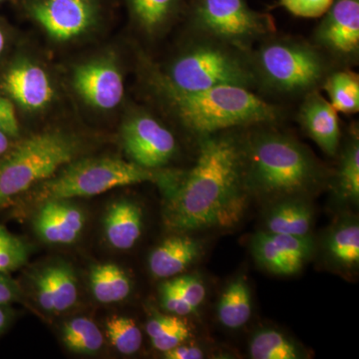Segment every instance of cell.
Returning <instances> with one entry per match:
<instances>
[{
  "mask_svg": "<svg viewBox=\"0 0 359 359\" xmlns=\"http://www.w3.org/2000/svg\"><path fill=\"white\" fill-rule=\"evenodd\" d=\"M11 316H13V314H11L9 309L7 308V306L0 304V334L8 327L9 323H11Z\"/></svg>",
  "mask_w": 359,
  "mask_h": 359,
  "instance_id": "obj_39",
  "label": "cell"
},
{
  "mask_svg": "<svg viewBox=\"0 0 359 359\" xmlns=\"http://www.w3.org/2000/svg\"><path fill=\"white\" fill-rule=\"evenodd\" d=\"M25 11L52 40L67 43L95 29L103 6L102 0H25Z\"/></svg>",
  "mask_w": 359,
  "mask_h": 359,
  "instance_id": "obj_9",
  "label": "cell"
},
{
  "mask_svg": "<svg viewBox=\"0 0 359 359\" xmlns=\"http://www.w3.org/2000/svg\"><path fill=\"white\" fill-rule=\"evenodd\" d=\"M233 130L200 138L195 166L181 177L167 174L165 223L179 233L230 228L244 216L245 185L243 138Z\"/></svg>",
  "mask_w": 359,
  "mask_h": 359,
  "instance_id": "obj_1",
  "label": "cell"
},
{
  "mask_svg": "<svg viewBox=\"0 0 359 359\" xmlns=\"http://www.w3.org/2000/svg\"><path fill=\"white\" fill-rule=\"evenodd\" d=\"M164 176L119 158L75 159L39 184L37 196L42 202L93 197L119 187L161 182Z\"/></svg>",
  "mask_w": 359,
  "mask_h": 359,
  "instance_id": "obj_7",
  "label": "cell"
},
{
  "mask_svg": "<svg viewBox=\"0 0 359 359\" xmlns=\"http://www.w3.org/2000/svg\"><path fill=\"white\" fill-rule=\"evenodd\" d=\"M250 355L252 359H299L302 358L294 342L278 330H259L250 344Z\"/></svg>",
  "mask_w": 359,
  "mask_h": 359,
  "instance_id": "obj_28",
  "label": "cell"
},
{
  "mask_svg": "<svg viewBox=\"0 0 359 359\" xmlns=\"http://www.w3.org/2000/svg\"><path fill=\"white\" fill-rule=\"evenodd\" d=\"M106 332L111 344L120 353H136L141 348L143 337L133 320L125 316H113L106 320Z\"/></svg>",
  "mask_w": 359,
  "mask_h": 359,
  "instance_id": "obj_30",
  "label": "cell"
},
{
  "mask_svg": "<svg viewBox=\"0 0 359 359\" xmlns=\"http://www.w3.org/2000/svg\"><path fill=\"white\" fill-rule=\"evenodd\" d=\"M29 245L0 224V273H11L25 266L29 257Z\"/></svg>",
  "mask_w": 359,
  "mask_h": 359,
  "instance_id": "obj_31",
  "label": "cell"
},
{
  "mask_svg": "<svg viewBox=\"0 0 359 359\" xmlns=\"http://www.w3.org/2000/svg\"><path fill=\"white\" fill-rule=\"evenodd\" d=\"M62 339L66 347L75 353H95L103 346L102 332L93 321L85 318H73L65 323Z\"/></svg>",
  "mask_w": 359,
  "mask_h": 359,
  "instance_id": "obj_27",
  "label": "cell"
},
{
  "mask_svg": "<svg viewBox=\"0 0 359 359\" xmlns=\"http://www.w3.org/2000/svg\"><path fill=\"white\" fill-rule=\"evenodd\" d=\"M0 93L21 109L40 112L53 102L55 88L43 66L28 57H18L2 71Z\"/></svg>",
  "mask_w": 359,
  "mask_h": 359,
  "instance_id": "obj_13",
  "label": "cell"
},
{
  "mask_svg": "<svg viewBox=\"0 0 359 359\" xmlns=\"http://www.w3.org/2000/svg\"><path fill=\"white\" fill-rule=\"evenodd\" d=\"M190 26L194 34L245 52L276 32L273 16L250 8L247 0H195Z\"/></svg>",
  "mask_w": 359,
  "mask_h": 359,
  "instance_id": "obj_8",
  "label": "cell"
},
{
  "mask_svg": "<svg viewBox=\"0 0 359 359\" xmlns=\"http://www.w3.org/2000/svg\"><path fill=\"white\" fill-rule=\"evenodd\" d=\"M71 82L80 98L97 110L115 109L124 99V76L114 54L79 63L72 71Z\"/></svg>",
  "mask_w": 359,
  "mask_h": 359,
  "instance_id": "obj_12",
  "label": "cell"
},
{
  "mask_svg": "<svg viewBox=\"0 0 359 359\" xmlns=\"http://www.w3.org/2000/svg\"><path fill=\"white\" fill-rule=\"evenodd\" d=\"M252 52H245L219 40L195 34L170 61L159 69L165 80L184 91H198L218 87H257Z\"/></svg>",
  "mask_w": 359,
  "mask_h": 359,
  "instance_id": "obj_5",
  "label": "cell"
},
{
  "mask_svg": "<svg viewBox=\"0 0 359 359\" xmlns=\"http://www.w3.org/2000/svg\"><path fill=\"white\" fill-rule=\"evenodd\" d=\"M250 55L257 87L276 95L304 97L320 90L339 68L313 42L297 37L271 35Z\"/></svg>",
  "mask_w": 359,
  "mask_h": 359,
  "instance_id": "obj_4",
  "label": "cell"
},
{
  "mask_svg": "<svg viewBox=\"0 0 359 359\" xmlns=\"http://www.w3.org/2000/svg\"><path fill=\"white\" fill-rule=\"evenodd\" d=\"M180 294L186 299L194 309L199 308L204 302L205 289L202 280L196 276H185L172 280Z\"/></svg>",
  "mask_w": 359,
  "mask_h": 359,
  "instance_id": "obj_35",
  "label": "cell"
},
{
  "mask_svg": "<svg viewBox=\"0 0 359 359\" xmlns=\"http://www.w3.org/2000/svg\"><path fill=\"white\" fill-rule=\"evenodd\" d=\"M105 236L109 244L117 250H129L140 238L143 230L141 208L131 201L113 203L105 219Z\"/></svg>",
  "mask_w": 359,
  "mask_h": 359,
  "instance_id": "obj_18",
  "label": "cell"
},
{
  "mask_svg": "<svg viewBox=\"0 0 359 359\" xmlns=\"http://www.w3.org/2000/svg\"><path fill=\"white\" fill-rule=\"evenodd\" d=\"M84 224V212L67 200L43 201L34 222L35 231L41 240L58 245L74 243Z\"/></svg>",
  "mask_w": 359,
  "mask_h": 359,
  "instance_id": "obj_15",
  "label": "cell"
},
{
  "mask_svg": "<svg viewBox=\"0 0 359 359\" xmlns=\"http://www.w3.org/2000/svg\"><path fill=\"white\" fill-rule=\"evenodd\" d=\"M161 304L163 308L176 316H188L196 311L188 302L180 294L172 280L163 283L160 287Z\"/></svg>",
  "mask_w": 359,
  "mask_h": 359,
  "instance_id": "obj_34",
  "label": "cell"
},
{
  "mask_svg": "<svg viewBox=\"0 0 359 359\" xmlns=\"http://www.w3.org/2000/svg\"><path fill=\"white\" fill-rule=\"evenodd\" d=\"M313 221V212L306 203L289 199L276 205L266 219L269 233L309 236Z\"/></svg>",
  "mask_w": 359,
  "mask_h": 359,
  "instance_id": "obj_20",
  "label": "cell"
},
{
  "mask_svg": "<svg viewBox=\"0 0 359 359\" xmlns=\"http://www.w3.org/2000/svg\"><path fill=\"white\" fill-rule=\"evenodd\" d=\"M22 290L20 285L9 276V273H0V304L8 306L20 301Z\"/></svg>",
  "mask_w": 359,
  "mask_h": 359,
  "instance_id": "obj_37",
  "label": "cell"
},
{
  "mask_svg": "<svg viewBox=\"0 0 359 359\" xmlns=\"http://www.w3.org/2000/svg\"><path fill=\"white\" fill-rule=\"evenodd\" d=\"M269 233V231H268ZM276 245L287 256L299 259L302 263L309 259L313 254V243L309 236L285 235V233H269Z\"/></svg>",
  "mask_w": 359,
  "mask_h": 359,
  "instance_id": "obj_32",
  "label": "cell"
},
{
  "mask_svg": "<svg viewBox=\"0 0 359 359\" xmlns=\"http://www.w3.org/2000/svg\"><path fill=\"white\" fill-rule=\"evenodd\" d=\"M130 18L149 37L163 34L178 18L183 0H125Z\"/></svg>",
  "mask_w": 359,
  "mask_h": 359,
  "instance_id": "obj_19",
  "label": "cell"
},
{
  "mask_svg": "<svg viewBox=\"0 0 359 359\" xmlns=\"http://www.w3.org/2000/svg\"><path fill=\"white\" fill-rule=\"evenodd\" d=\"M7 1H11V0H0V6H1L2 4H6Z\"/></svg>",
  "mask_w": 359,
  "mask_h": 359,
  "instance_id": "obj_42",
  "label": "cell"
},
{
  "mask_svg": "<svg viewBox=\"0 0 359 359\" xmlns=\"http://www.w3.org/2000/svg\"><path fill=\"white\" fill-rule=\"evenodd\" d=\"M297 118L306 133L325 154L332 157L337 154L341 139L339 112L320 90L302 97Z\"/></svg>",
  "mask_w": 359,
  "mask_h": 359,
  "instance_id": "obj_14",
  "label": "cell"
},
{
  "mask_svg": "<svg viewBox=\"0 0 359 359\" xmlns=\"http://www.w3.org/2000/svg\"><path fill=\"white\" fill-rule=\"evenodd\" d=\"M11 140H13V138L0 132V158L6 155L8 152L9 149L13 147V142Z\"/></svg>",
  "mask_w": 359,
  "mask_h": 359,
  "instance_id": "obj_40",
  "label": "cell"
},
{
  "mask_svg": "<svg viewBox=\"0 0 359 359\" xmlns=\"http://www.w3.org/2000/svg\"><path fill=\"white\" fill-rule=\"evenodd\" d=\"M337 188L344 199L358 202L359 199V136L358 129L351 127L348 139L340 156L337 174Z\"/></svg>",
  "mask_w": 359,
  "mask_h": 359,
  "instance_id": "obj_25",
  "label": "cell"
},
{
  "mask_svg": "<svg viewBox=\"0 0 359 359\" xmlns=\"http://www.w3.org/2000/svg\"><path fill=\"white\" fill-rule=\"evenodd\" d=\"M122 147L131 162L149 170L160 169L178 150L171 130L145 110H135L121 127Z\"/></svg>",
  "mask_w": 359,
  "mask_h": 359,
  "instance_id": "obj_10",
  "label": "cell"
},
{
  "mask_svg": "<svg viewBox=\"0 0 359 359\" xmlns=\"http://www.w3.org/2000/svg\"><path fill=\"white\" fill-rule=\"evenodd\" d=\"M20 131L15 105L11 99L0 93V132L15 139L20 136Z\"/></svg>",
  "mask_w": 359,
  "mask_h": 359,
  "instance_id": "obj_36",
  "label": "cell"
},
{
  "mask_svg": "<svg viewBox=\"0 0 359 359\" xmlns=\"http://www.w3.org/2000/svg\"><path fill=\"white\" fill-rule=\"evenodd\" d=\"M334 0H280V4L290 13L297 18H321Z\"/></svg>",
  "mask_w": 359,
  "mask_h": 359,
  "instance_id": "obj_33",
  "label": "cell"
},
{
  "mask_svg": "<svg viewBox=\"0 0 359 359\" xmlns=\"http://www.w3.org/2000/svg\"><path fill=\"white\" fill-rule=\"evenodd\" d=\"M252 252L259 266L276 275H294L304 264L299 259L287 256L268 231H261L255 235L252 240Z\"/></svg>",
  "mask_w": 359,
  "mask_h": 359,
  "instance_id": "obj_24",
  "label": "cell"
},
{
  "mask_svg": "<svg viewBox=\"0 0 359 359\" xmlns=\"http://www.w3.org/2000/svg\"><path fill=\"white\" fill-rule=\"evenodd\" d=\"M89 280L94 297L102 304L124 301L131 292V280L117 264H97L90 271Z\"/></svg>",
  "mask_w": 359,
  "mask_h": 359,
  "instance_id": "obj_21",
  "label": "cell"
},
{
  "mask_svg": "<svg viewBox=\"0 0 359 359\" xmlns=\"http://www.w3.org/2000/svg\"><path fill=\"white\" fill-rule=\"evenodd\" d=\"M7 45H8V37H7L6 30L0 23V58L6 53Z\"/></svg>",
  "mask_w": 359,
  "mask_h": 359,
  "instance_id": "obj_41",
  "label": "cell"
},
{
  "mask_svg": "<svg viewBox=\"0 0 359 359\" xmlns=\"http://www.w3.org/2000/svg\"><path fill=\"white\" fill-rule=\"evenodd\" d=\"M165 358L168 359H202L204 353L197 346H180L164 353Z\"/></svg>",
  "mask_w": 359,
  "mask_h": 359,
  "instance_id": "obj_38",
  "label": "cell"
},
{
  "mask_svg": "<svg viewBox=\"0 0 359 359\" xmlns=\"http://www.w3.org/2000/svg\"><path fill=\"white\" fill-rule=\"evenodd\" d=\"M82 143L76 135L51 130L18 142L0 158V209L77 159Z\"/></svg>",
  "mask_w": 359,
  "mask_h": 359,
  "instance_id": "obj_6",
  "label": "cell"
},
{
  "mask_svg": "<svg viewBox=\"0 0 359 359\" xmlns=\"http://www.w3.org/2000/svg\"><path fill=\"white\" fill-rule=\"evenodd\" d=\"M146 332L153 346L157 351L166 353L183 344L190 337V330L178 316H164L155 313L146 325Z\"/></svg>",
  "mask_w": 359,
  "mask_h": 359,
  "instance_id": "obj_26",
  "label": "cell"
},
{
  "mask_svg": "<svg viewBox=\"0 0 359 359\" xmlns=\"http://www.w3.org/2000/svg\"><path fill=\"white\" fill-rule=\"evenodd\" d=\"M37 301L49 313H62L77 301V280L74 271L66 264L44 269L37 276Z\"/></svg>",
  "mask_w": 359,
  "mask_h": 359,
  "instance_id": "obj_16",
  "label": "cell"
},
{
  "mask_svg": "<svg viewBox=\"0 0 359 359\" xmlns=\"http://www.w3.org/2000/svg\"><path fill=\"white\" fill-rule=\"evenodd\" d=\"M313 34V43L337 67L359 60V0H334Z\"/></svg>",
  "mask_w": 359,
  "mask_h": 359,
  "instance_id": "obj_11",
  "label": "cell"
},
{
  "mask_svg": "<svg viewBox=\"0 0 359 359\" xmlns=\"http://www.w3.org/2000/svg\"><path fill=\"white\" fill-rule=\"evenodd\" d=\"M200 252V243L195 238L186 236L169 238L151 252L149 268L156 278H171L188 268Z\"/></svg>",
  "mask_w": 359,
  "mask_h": 359,
  "instance_id": "obj_17",
  "label": "cell"
},
{
  "mask_svg": "<svg viewBox=\"0 0 359 359\" xmlns=\"http://www.w3.org/2000/svg\"><path fill=\"white\" fill-rule=\"evenodd\" d=\"M143 66L146 81L165 111L199 138L226 130L273 125L283 118L280 107L252 90L224 86L184 91L168 83L157 66L147 60Z\"/></svg>",
  "mask_w": 359,
  "mask_h": 359,
  "instance_id": "obj_2",
  "label": "cell"
},
{
  "mask_svg": "<svg viewBox=\"0 0 359 359\" xmlns=\"http://www.w3.org/2000/svg\"><path fill=\"white\" fill-rule=\"evenodd\" d=\"M327 250L335 262L353 266L359 262V226L351 221L337 226L327 241Z\"/></svg>",
  "mask_w": 359,
  "mask_h": 359,
  "instance_id": "obj_29",
  "label": "cell"
},
{
  "mask_svg": "<svg viewBox=\"0 0 359 359\" xmlns=\"http://www.w3.org/2000/svg\"><path fill=\"white\" fill-rule=\"evenodd\" d=\"M257 125L243 138L245 185L250 193L283 198L313 190L323 178L316 158L290 135Z\"/></svg>",
  "mask_w": 359,
  "mask_h": 359,
  "instance_id": "obj_3",
  "label": "cell"
},
{
  "mask_svg": "<svg viewBox=\"0 0 359 359\" xmlns=\"http://www.w3.org/2000/svg\"><path fill=\"white\" fill-rule=\"evenodd\" d=\"M252 316V297L244 278H237L228 285L218 306V316L224 327L236 330L242 327Z\"/></svg>",
  "mask_w": 359,
  "mask_h": 359,
  "instance_id": "obj_23",
  "label": "cell"
},
{
  "mask_svg": "<svg viewBox=\"0 0 359 359\" xmlns=\"http://www.w3.org/2000/svg\"><path fill=\"white\" fill-rule=\"evenodd\" d=\"M321 89L327 92L335 110L344 114H355L359 111V76L349 68L332 70L325 78Z\"/></svg>",
  "mask_w": 359,
  "mask_h": 359,
  "instance_id": "obj_22",
  "label": "cell"
}]
</instances>
